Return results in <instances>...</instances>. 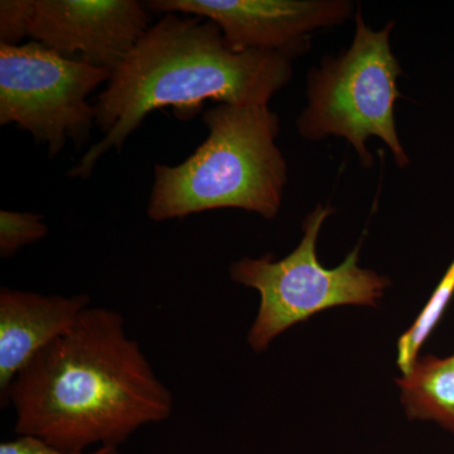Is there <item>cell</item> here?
I'll use <instances>...</instances> for the list:
<instances>
[{
    "mask_svg": "<svg viewBox=\"0 0 454 454\" xmlns=\"http://www.w3.org/2000/svg\"><path fill=\"white\" fill-rule=\"evenodd\" d=\"M112 71L66 59L38 42L0 44V124H16L57 157L67 140L88 143L97 125L91 92Z\"/></svg>",
    "mask_w": 454,
    "mask_h": 454,
    "instance_id": "obj_6",
    "label": "cell"
},
{
    "mask_svg": "<svg viewBox=\"0 0 454 454\" xmlns=\"http://www.w3.org/2000/svg\"><path fill=\"white\" fill-rule=\"evenodd\" d=\"M49 234L42 215L0 211V255L9 259L27 245L37 243Z\"/></svg>",
    "mask_w": 454,
    "mask_h": 454,
    "instance_id": "obj_12",
    "label": "cell"
},
{
    "mask_svg": "<svg viewBox=\"0 0 454 454\" xmlns=\"http://www.w3.org/2000/svg\"><path fill=\"white\" fill-rule=\"evenodd\" d=\"M333 207L318 205L303 221L301 244L284 259L244 258L230 268L235 283L260 294L258 316L247 334L255 352L265 351L292 325L337 306H378L390 286L387 277L358 267L360 247L339 267H322L317 259V240Z\"/></svg>",
    "mask_w": 454,
    "mask_h": 454,
    "instance_id": "obj_5",
    "label": "cell"
},
{
    "mask_svg": "<svg viewBox=\"0 0 454 454\" xmlns=\"http://www.w3.org/2000/svg\"><path fill=\"white\" fill-rule=\"evenodd\" d=\"M8 405L17 435L83 452L119 448L137 430L168 419L173 396L128 334L124 317L90 307L18 373Z\"/></svg>",
    "mask_w": 454,
    "mask_h": 454,
    "instance_id": "obj_1",
    "label": "cell"
},
{
    "mask_svg": "<svg viewBox=\"0 0 454 454\" xmlns=\"http://www.w3.org/2000/svg\"><path fill=\"white\" fill-rule=\"evenodd\" d=\"M355 23L351 46L310 71L309 106L298 116V133L309 140H348L365 168L373 166L366 140L375 137L390 149L397 167L405 168L411 160L397 136L394 114L402 98L397 82L403 74L390 46L394 22L373 31L358 12Z\"/></svg>",
    "mask_w": 454,
    "mask_h": 454,
    "instance_id": "obj_4",
    "label": "cell"
},
{
    "mask_svg": "<svg viewBox=\"0 0 454 454\" xmlns=\"http://www.w3.org/2000/svg\"><path fill=\"white\" fill-rule=\"evenodd\" d=\"M88 294L43 295L20 289H0V400L18 373L42 349L67 333L90 309Z\"/></svg>",
    "mask_w": 454,
    "mask_h": 454,
    "instance_id": "obj_9",
    "label": "cell"
},
{
    "mask_svg": "<svg viewBox=\"0 0 454 454\" xmlns=\"http://www.w3.org/2000/svg\"><path fill=\"white\" fill-rule=\"evenodd\" d=\"M160 13L206 18L236 52L268 51L295 57L318 29L342 25L354 14L348 0H152Z\"/></svg>",
    "mask_w": 454,
    "mask_h": 454,
    "instance_id": "obj_7",
    "label": "cell"
},
{
    "mask_svg": "<svg viewBox=\"0 0 454 454\" xmlns=\"http://www.w3.org/2000/svg\"><path fill=\"white\" fill-rule=\"evenodd\" d=\"M148 9L137 0H35L29 37L114 73L151 27Z\"/></svg>",
    "mask_w": 454,
    "mask_h": 454,
    "instance_id": "obj_8",
    "label": "cell"
},
{
    "mask_svg": "<svg viewBox=\"0 0 454 454\" xmlns=\"http://www.w3.org/2000/svg\"><path fill=\"white\" fill-rule=\"evenodd\" d=\"M0 454H121L118 447L101 446L92 450L83 452H71V450H59L40 438L29 435H18L16 439L3 442L0 444Z\"/></svg>",
    "mask_w": 454,
    "mask_h": 454,
    "instance_id": "obj_14",
    "label": "cell"
},
{
    "mask_svg": "<svg viewBox=\"0 0 454 454\" xmlns=\"http://www.w3.org/2000/svg\"><path fill=\"white\" fill-rule=\"evenodd\" d=\"M454 294V260L448 268L446 276L441 280L432 297L424 307L423 312L417 321L399 339L397 342V366L402 370L403 375L411 372L423 343L438 325L439 319L443 316L448 304Z\"/></svg>",
    "mask_w": 454,
    "mask_h": 454,
    "instance_id": "obj_11",
    "label": "cell"
},
{
    "mask_svg": "<svg viewBox=\"0 0 454 454\" xmlns=\"http://www.w3.org/2000/svg\"><path fill=\"white\" fill-rule=\"evenodd\" d=\"M35 12V0H2L0 2V44L20 46L29 37Z\"/></svg>",
    "mask_w": 454,
    "mask_h": 454,
    "instance_id": "obj_13",
    "label": "cell"
},
{
    "mask_svg": "<svg viewBox=\"0 0 454 454\" xmlns=\"http://www.w3.org/2000/svg\"><path fill=\"white\" fill-rule=\"evenodd\" d=\"M396 382L409 419L433 420L454 434V355L418 357Z\"/></svg>",
    "mask_w": 454,
    "mask_h": 454,
    "instance_id": "obj_10",
    "label": "cell"
},
{
    "mask_svg": "<svg viewBox=\"0 0 454 454\" xmlns=\"http://www.w3.org/2000/svg\"><path fill=\"white\" fill-rule=\"evenodd\" d=\"M207 138L177 166L155 164L146 214L155 223L240 208L276 219L286 162L276 140L279 116L269 106L219 104L203 114Z\"/></svg>",
    "mask_w": 454,
    "mask_h": 454,
    "instance_id": "obj_3",
    "label": "cell"
},
{
    "mask_svg": "<svg viewBox=\"0 0 454 454\" xmlns=\"http://www.w3.org/2000/svg\"><path fill=\"white\" fill-rule=\"evenodd\" d=\"M292 74L291 57L236 52L211 20L166 13L149 27L98 95L95 122L104 137L68 170V177L89 178L100 158L121 152L154 110L173 107L177 118L188 119L207 100L269 106Z\"/></svg>",
    "mask_w": 454,
    "mask_h": 454,
    "instance_id": "obj_2",
    "label": "cell"
}]
</instances>
